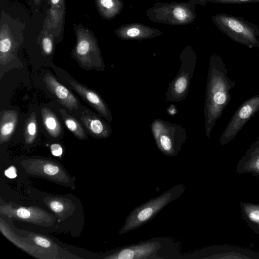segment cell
<instances>
[{
    "instance_id": "28",
    "label": "cell",
    "mask_w": 259,
    "mask_h": 259,
    "mask_svg": "<svg viewBox=\"0 0 259 259\" xmlns=\"http://www.w3.org/2000/svg\"><path fill=\"white\" fill-rule=\"evenodd\" d=\"M44 0H29L28 4L33 12H37L41 8Z\"/></svg>"
},
{
    "instance_id": "2",
    "label": "cell",
    "mask_w": 259,
    "mask_h": 259,
    "mask_svg": "<svg viewBox=\"0 0 259 259\" xmlns=\"http://www.w3.org/2000/svg\"><path fill=\"white\" fill-rule=\"evenodd\" d=\"M25 24L4 12L0 19V78L9 70L22 69L23 65L17 56L24 40Z\"/></svg>"
},
{
    "instance_id": "16",
    "label": "cell",
    "mask_w": 259,
    "mask_h": 259,
    "mask_svg": "<svg viewBox=\"0 0 259 259\" xmlns=\"http://www.w3.org/2000/svg\"><path fill=\"white\" fill-rule=\"evenodd\" d=\"M47 88L58 101L70 112H76L80 104L78 99L65 86L59 82L50 72H47L43 78Z\"/></svg>"
},
{
    "instance_id": "13",
    "label": "cell",
    "mask_w": 259,
    "mask_h": 259,
    "mask_svg": "<svg viewBox=\"0 0 259 259\" xmlns=\"http://www.w3.org/2000/svg\"><path fill=\"white\" fill-rule=\"evenodd\" d=\"M66 84L106 121L109 123L112 122L113 118L111 112L107 104L99 94L95 90L79 83L71 77L66 78Z\"/></svg>"
},
{
    "instance_id": "10",
    "label": "cell",
    "mask_w": 259,
    "mask_h": 259,
    "mask_svg": "<svg viewBox=\"0 0 259 259\" xmlns=\"http://www.w3.org/2000/svg\"><path fill=\"white\" fill-rule=\"evenodd\" d=\"M21 164L30 175L74 188L73 178L60 163L55 161L44 158H28L21 162Z\"/></svg>"
},
{
    "instance_id": "15",
    "label": "cell",
    "mask_w": 259,
    "mask_h": 259,
    "mask_svg": "<svg viewBox=\"0 0 259 259\" xmlns=\"http://www.w3.org/2000/svg\"><path fill=\"white\" fill-rule=\"evenodd\" d=\"M74 113L92 137L101 139L110 136L112 129L110 125L87 107L80 105Z\"/></svg>"
},
{
    "instance_id": "32",
    "label": "cell",
    "mask_w": 259,
    "mask_h": 259,
    "mask_svg": "<svg viewBox=\"0 0 259 259\" xmlns=\"http://www.w3.org/2000/svg\"><path fill=\"white\" fill-rule=\"evenodd\" d=\"M167 112L171 115L175 114L177 112L176 107L174 105H170L167 108Z\"/></svg>"
},
{
    "instance_id": "26",
    "label": "cell",
    "mask_w": 259,
    "mask_h": 259,
    "mask_svg": "<svg viewBox=\"0 0 259 259\" xmlns=\"http://www.w3.org/2000/svg\"><path fill=\"white\" fill-rule=\"evenodd\" d=\"M37 134V122L35 112H32L25 122L23 129L24 140L26 144H31Z\"/></svg>"
},
{
    "instance_id": "9",
    "label": "cell",
    "mask_w": 259,
    "mask_h": 259,
    "mask_svg": "<svg viewBox=\"0 0 259 259\" xmlns=\"http://www.w3.org/2000/svg\"><path fill=\"white\" fill-rule=\"evenodd\" d=\"M150 128L158 148L167 156H176L187 138L181 125L162 119L154 120Z\"/></svg>"
},
{
    "instance_id": "24",
    "label": "cell",
    "mask_w": 259,
    "mask_h": 259,
    "mask_svg": "<svg viewBox=\"0 0 259 259\" xmlns=\"http://www.w3.org/2000/svg\"><path fill=\"white\" fill-rule=\"evenodd\" d=\"M47 205L59 217L62 218L69 214L72 210L70 202L63 198H51L45 201Z\"/></svg>"
},
{
    "instance_id": "7",
    "label": "cell",
    "mask_w": 259,
    "mask_h": 259,
    "mask_svg": "<svg viewBox=\"0 0 259 259\" xmlns=\"http://www.w3.org/2000/svg\"><path fill=\"white\" fill-rule=\"evenodd\" d=\"M2 219L0 221V230L7 239L28 254L37 258H58V247L53 241L42 235L34 233L28 237L22 238L16 235Z\"/></svg>"
},
{
    "instance_id": "34",
    "label": "cell",
    "mask_w": 259,
    "mask_h": 259,
    "mask_svg": "<svg viewBox=\"0 0 259 259\" xmlns=\"http://www.w3.org/2000/svg\"><path fill=\"white\" fill-rule=\"evenodd\" d=\"M258 57H259V53H258Z\"/></svg>"
},
{
    "instance_id": "19",
    "label": "cell",
    "mask_w": 259,
    "mask_h": 259,
    "mask_svg": "<svg viewBox=\"0 0 259 259\" xmlns=\"http://www.w3.org/2000/svg\"><path fill=\"white\" fill-rule=\"evenodd\" d=\"M237 171L239 174L251 173L254 176L259 175V136L239 161Z\"/></svg>"
},
{
    "instance_id": "14",
    "label": "cell",
    "mask_w": 259,
    "mask_h": 259,
    "mask_svg": "<svg viewBox=\"0 0 259 259\" xmlns=\"http://www.w3.org/2000/svg\"><path fill=\"white\" fill-rule=\"evenodd\" d=\"M160 242L146 241L119 248L103 258L107 259H145L161 258L157 253L161 248Z\"/></svg>"
},
{
    "instance_id": "22",
    "label": "cell",
    "mask_w": 259,
    "mask_h": 259,
    "mask_svg": "<svg viewBox=\"0 0 259 259\" xmlns=\"http://www.w3.org/2000/svg\"><path fill=\"white\" fill-rule=\"evenodd\" d=\"M40 112L42 124L48 134L55 139L60 137L62 128L56 115L46 107L42 108Z\"/></svg>"
},
{
    "instance_id": "30",
    "label": "cell",
    "mask_w": 259,
    "mask_h": 259,
    "mask_svg": "<svg viewBox=\"0 0 259 259\" xmlns=\"http://www.w3.org/2000/svg\"><path fill=\"white\" fill-rule=\"evenodd\" d=\"M5 176L10 179H14L17 177V171L15 167L11 166L5 171Z\"/></svg>"
},
{
    "instance_id": "6",
    "label": "cell",
    "mask_w": 259,
    "mask_h": 259,
    "mask_svg": "<svg viewBox=\"0 0 259 259\" xmlns=\"http://www.w3.org/2000/svg\"><path fill=\"white\" fill-rule=\"evenodd\" d=\"M196 5L189 0L187 2L154 3L146 12L151 22L170 25H186L196 19Z\"/></svg>"
},
{
    "instance_id": "5",
    "label": "cell",
    "mask_w": 259,
    "mask_h": 259,
    "mask_svg": "<svg viewBox=\"0 0 259 259\" xmlns=\"http://www.w3.org/2000/svg\"><path fill=\"white\" fill-rule=\"evenodd\" d=\"M217 27L233 41L250 49L259 47V27L245 20L226 13H219L211 17Z\"/></svg>"
},
{
    "instance_id": "21",
    "label": "cell",
    "mask_w": 259,
    "mask_h": 259,
    "mask_svg": "<svg viewBox=\"0 0 259 259\" xmlns=\"http://www.w3.org/2000/svg\"><path fill=\"white\" fill-rule=\"evenodd\" d=\"M95 3L100 16L107 20L114 19L124 8L122 0H95Z\"/></svg>"
},
{
    "instance_id": "17",
    "label": "cell",
    "mask_w": 259,
    "mask_h": 259,
    "mask_svg": "<svg viewBox=\"0 0 259 259\" xmlns=\"http://www.w3.org/2000/svg\"><path fill=\"white\" fill-rule=\"evenodd\" d=\"M119 38L124 40H141L160 36L163 32L141 23L123 24L113 31Z\"/></svg>"
},
{
    "instance_id": "31",
    "label": "cell",
    "mask_w": 259,
    "mask_h": 259,
    "mask_svg": "<svg viewBox=\"0 0 259 259\" xmlns=\"http://www.w3.org/2000/svg\"><path fill=\"white\" fill-rule=\"evenodd\" d=\"M49 2L51 7L66 8L65 0H49Z\"/></svg>"
},
{
    "instance_id": "29",
    "label": "cell",
    "mask_w": 259,
    "mask_h": 259,
    "mask_svg": "<svg viewBox=\"0 0 259 259\" xmlns=\"http://www.w3.org/2000/svg\"><path fill=\"white\" fill-rule=\"evenodd\" d=\"M51 151L53 155L58 157L61 156L63 153L61 146L57 143L53 144L51 145Z\"/></svg>"
},
{
    "instance_id": "23",
    "label": "cell",
    "mask_w": 259,
    "mask_h": 259,
    "mask_svg": "<svg viewBox=\"0 0 259 259\" xmlns=\"http://www.w3.org/2000/svg\"><path fill=\"white\" fill-rule=\"evenodd\" d=\"M59 112L67 128L75 137L81 140L88 139V135L78 119L69 114L64 109H60Z\"/></svg>"
},
{
    "instance_id": "12",
    "label": "cell",
    "mask_w": 259,
    "mask_h": 259,
    "mask_svg": "<svg viewBox=\"0 0 259 259\" xmlns=\"http://www.w3.org/2000/svg\"><path fill=\"white\" fill-rule=\"evenodd\" d=\"M0 213L10 218L42 226H51L55 220L53 215L39 207L12 203H1Z\"/></svg>"
},
{
    "instance_id": "11",
    "label": "cell",
    "mask_w": 259,
    "mask_h": 259,
    "mask_svg": "<svg viewBox=\"0 0 259 259\" xmlns=\"http://www.w3.org/2000/svg\"><path fill=\"white\" fill-rule=\"evenodd\" d=\"M259 112V95H254L244 101L234 113L224 131L220 142L224 145L232 141L247 122Z\"/></svg>"
},
{
    "instance_id": "33",
    "label": "cell",
    "mask_w": 259,
    "mask_h": 259,
    "mask_svg": "<svg viewBox=\"0 0 259 259\" xmlns=\"http://www.w3.org/2000/svg\"><path fill=\"white\" fill-rule=\"evenodd\" d=\"M196 5L205 6L207 3V0H190Z\"/></svg>"
},
{
    "instance_id": "27",
    "label": "cell",
    "mask_w": 259,
    "mask_h": 259,
    "mask_svg": "<svg viewBox=\"0 0 259 259\" xmlns=\"http://www.w3.org/2000/svg\"><path fill=\"white\" fill-rule=\"evenodd\" d=\"M207 2L221 4H245L258 3L259 0H207Z\"/></svg>"
},
{
    "instance_id": "25",
    "label": "cell",
    "mask_w": 259,
    "mask_h": 259,
    "mask_svg": "<svg viewBox=\"0 0 259 259\" xmlns=\"http://www.w3.org/2000/svg\"><path fill=\"white\" fill-rule=\"evenodd\" d=\"M37 44L40 46L41 53L44 57L53 54L56 43L54 36L44 27L40 31L37 39Z\"/></svg>"
},
{
    "instance_id": "20",
    "label": "cell",
    "mask_w": 259,
    "mask_h": 259,
    "mask_svg": "<svg viewBox=\"0 0 259 259\" xmlns=\"http://www.w3.org/2000/svg\"><path fill=\"white\" fill-rule=\"evenodd\" d=\"M18 115L15 110H4L1 112L0 143L8 142L17 125Z\"/></svg>"
},
{
    "instance_id": "18",
    "label": "cell",
    "mask_w": 259,
    "mask_h": 259,
    "mask_svg": "<svg viewBox=\"0 0 259 259\" xmlns=\"http://www.w3.org/2000/svg\"><path fill=\"white\" fill-rule=\"evenodd\" d=\"M65 15L66 8L50 6L47 11L43 26L54 36L56 43H59L63 39Z\"/></svg>"
},
{
    "instance_id": "1",
    "label": "cell",
    "mask_w": 259,
    "mask_h": 259,
    "mask_svg": "<svg viewBox=\"0 0 259 259\" xmlns=\"http://www.w3.org/2000/svg\"><path fill=\"white\" fill-rule=\"evenodd\" d=\"M235 85L236 82L228 76L222 58L213 53L209 60L203 110L205 134L208 138L216 121L229 104L230 92Z\"/></svg>"
},
{
    "instance_id": "8",
    "label": "cell",
    "mask_w": 259,
    "mask_h": 259,
    "mask_svg": "<svg viewBox=\"0 0 259 259\" xmlns=\"http://www.w3.org/2000/svg\"><path fill=\"white\" fill-rule=\"evenodd\" d=\"M181 65L175 78L169 83L165 93L166 101L177 102L185 99L188 95L190 82L197 61L196 54L187 46L180 54Z\"/></svg>"
},
{
    "instance_id": "35",
    "label": "cell",
    "mask_w": 259,
    "mask_h": 259,
    "mask_svg": "<svg viewBox=\"0 0 259 259\" xmlns=\"http://www.w3.org/2000/svg\"><path fill=\"white\" fill-rule=\"evenodd\" d=\"M157 1H158V0H157Z\"/></svg>"
},
{
    "instance_id": "3",
    "label": "cell",
    "mask_w": 259,
    "mask_h": 259,
    "mask_svg": "<svg viewBox=\"0 0 259 259\" xmlns=\"http://www.w3.org/2000/svg\"><path fill=\"white\" fill-rule=\"evenodd\" d=\"M74 30L76 41L71 53V58L81 68L103 72L105 64L94 32L85 27L82 23L74 24Z\"/></svg>"
},
{
    "instance_id": "4",
    "label": "cell",
    "mask_w": 259,
    "mask_h": 259,
    "mask_svg": "<svg viewBox=\"0 0 259 259\" xmlns=\"http://www.w3.org/2000/svg\"><path fill=\"white\" fill-rule=\"evenodd\" d=\"M184 190V185L179 184L135 207L127 216L119 233L132 231L149 222L167 204L178 199Z\"/></svg>"
}]
</instances>
